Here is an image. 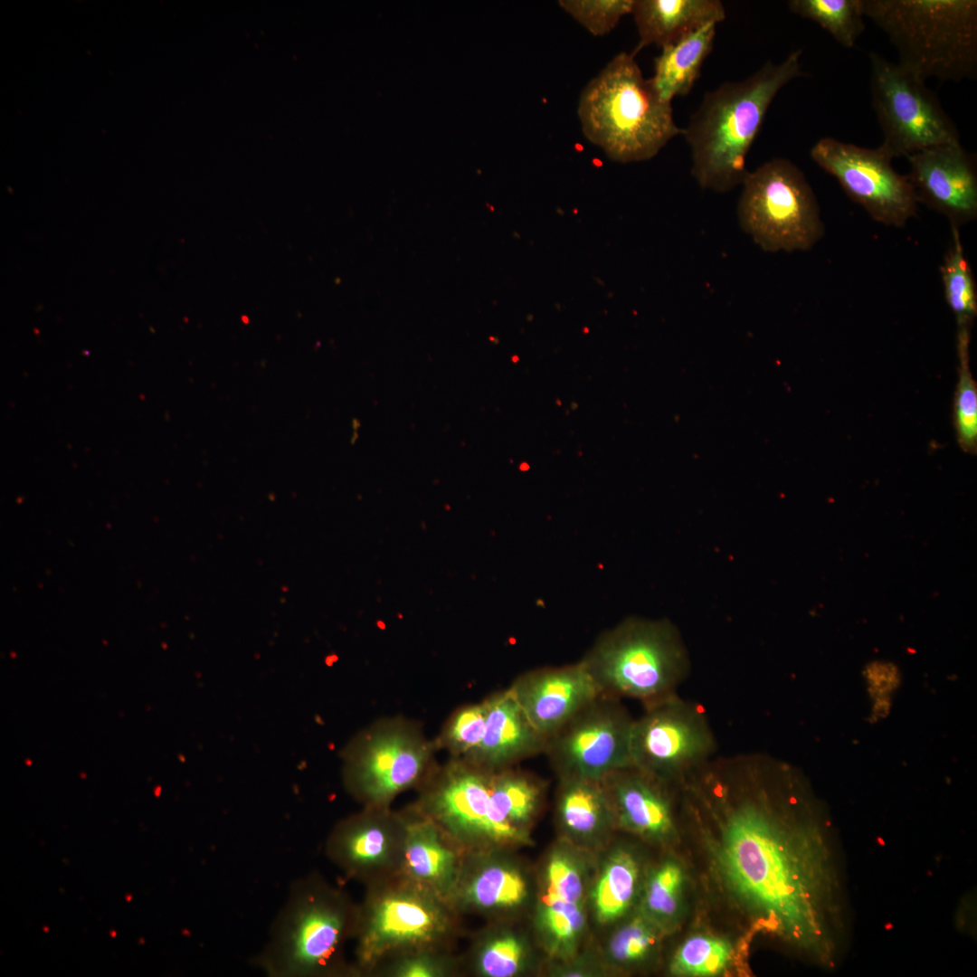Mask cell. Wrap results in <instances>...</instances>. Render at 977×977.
I'll use <instances>...</instances> for the list:
<instances>
[{
    "label": "cell",
    "mask_w": 977,
    "mask_h": 977,
    "mask_svg": "<svg viewBox=\"0 0 977 977\" xmlns=\"http://www.w3.org/2000/svg\"><path fill=\"white\" fill-rule=\"evenodd\" d=\"M634 0H560V7L594 36L612 31L631 14Z\"/></svg>",
    "instance_id": "e575fe53"
},
{
    "label": "cell",
    "mask_w": 977,
    "mask_h": 977,
    "mask_svg": "<svg viewBox=\"0 0 977 977\" xmlns=\"http://www.w3.org/2000/svg\"><path fill=\"white\" fill-rule=\"evenodd\" d=\"M737 205L742 230L765 251H808L823 236L817 198L802 170L773 158L744 180Z\"/></svg>",
    "instance_id": "9c48e42d"
},
{
    "label": "cell",
    "mask_w": 977,
    "mask_h": 977,
    "mask_svg": "<svg viewBox=\"0 0 977 977\" xmlns=\"http://www.w3.org/2000/svg\"><path fill=\"white\" fill-rule=\"evenodd\" d=\"M594 863V854L556 838L535 865L527 921L545 961L566 960L594 939L588 901Z\"/></svg>",
    "instance_id": "30bf717a"
},
{
    "label": "cell",
    "mask_w": 977,
    "mask_h": 977,
    "mask_svg": "<svg viewBox=\"0 0 977 977\" xmlns=\"http://www.w3.org/2000/svg\"><path fill=\"white\" fill-rule=\"evenodd\" d=\"M811 159L877 222L902 227L917 214L918 202L906 175L892 166L882 147L867 148L827 137L811 148Z\"/></svg>",
    "instance_id": "5bb4252c"
},
{
    "label": "cell",
    "mask_w": 977,
    "mask_h": 977,
    "mask_svg": "<svg viewBox=\"0 0 977 977\" xmlns=\"http://www.w3.org/2000/svg\"><path fill=\"white\" fill-rule=\"evenodd\" d=\"M771 763L743 754L708 760L684 782L710 874L756 927L823 959L838 886L819 829L778 795Z\"/></svg>",
    "instance_id": "6da1fadb"
},
{
    "label": "cell",
    "mask_w": 977,
    "mask_h": 977,
    "mask_svg": "<svg viewBox=\"0 0 977 977\" xmlns=\"http://www.w3.org/2000/svg\"><path fill=\"white\" fill-rule=\"evenodd\" d=\"M633 721L621 699L600 694L546 738L544 754L557 779L602 781L631 764Z\"/></svg>",
    "instance_id": "4fadbf2b"
},
{
    "label": "cell",
    "mask_w": 977,
    "mask_h": 977,
    "mask_svg": "<svg viewBox=\"0 0 977 977\" xmlns=\"http://www.w3.org/2000/svg\"><path fill=\"white\" fill-rule=\"evenodd\" d=\"M508 689L532 726L545 738L601 694L581 660L527 670Z\"/></svg>",
    "instance_id": "ffe728a7"
},
{
    "label": "cell",
    "mask_w": 977,
    "mask_h": 977,
    "mask_svg": "<svg viewBox=\"0 0 977 977\" xmlns=\"http://www.w3.org/2000/svg\"><path fill=\"white\" fill-rule=\"evenodd\" d=\"M716 24H708L684 38L661 47L654 59V73L649 81L657 94L671 102L688 94L712 51Z\"/></svg>",
    "instance_id": "83f0119b"
},
{
    "label": "cell",
    "mask_w": 977,
    "mask_h": 977,
    "mask_svg": "<svg viewBox=\"0 0 977 977\" xmlns=\"http://www.w3.org/2000/svg\"><path fill=\"white\" fill-rule=\"evenodd\" d=\"M970 330L959 329L957 349L959 380L954 399V424L960 447L969 453L977 449V385L969 365Z\"/></svg>",
    "instance_id": "d6a6232c"
},
{
    "label": "cell",
    "mask_w": 977,
    "mask_h": 977,
    "mask_svg": "<svg viewBox=\"0 0 977 977\" xmlns=\"http://www.w3.org/2000/svg\"><path fill=\"white\" fill-rule=\"evenodd\" d=\"M577 114L584 137L620 163L650 159L683 131L632 52L614 56L585 85Z\"/></svg>",
    "instance_id": "277c9868"
},
{
    "label": "cell",
    "mask_w": 977,
    "mask_h": 977,
    "mask_svg": "<svg viewBox=\"0 0 977 977\" xmlns=\"http://www.w3.org/2000/svg\"><path fill=\"white\" fill-rule=\"evenodd\" d=\"M666 934L637 908L595 937L608 976L643 970L657 959Z\"/></svg>",
    "instance_id": "4316f807"
},
{
    "label": "cell",
    "mask_w": 977,
    "mask_h": 977,
    "mask_svg": "<svg viewBox=\"0 0 977 977\" xmlns=\"http://www.w3.org/2000/svg\"><path fill=\"white\" fill-rule=\"evenodd\" d=\"M864 13L888 36L896 63L916 79L977 76L976 0H864Z\"/></svg>",
    "instance_id": "8992f818"
},
{
    "label": "cell",
    "mask_w": 977,
    "mask_h": 977,
    "mask_svg": "<svg viewBox=\"0 0 977 977\" xmlns=\"http://www.w3.org/2000/svg\"><path fill=\"white\" fill-rule=\"evenodd\" d=\"M131 898H132V896H131L130 895H127V896H126V899H127V901H130V899H131Z\"/></svg>",
    "instance_id": "f35d334b"
},
{
    "label": "cell",
    "mask_w": 977,
    "mask_h": 977,
    "mask_svg": "<svg viewBox=\"0 0 977 977\" xmlns=\"http://www.w3.org/2000/svg\"><path fill=\"white\" fill-rule=\"evenodd\" d=\"M405 835L404 813L365 807L334 829L327 850L346 876L367 886L400 872Z\"/></svg>",
    "instance_id": "e0dca14e"
},
{
    "label": "cell",
    "mask_w": 977,
    "mask_h": 977,
    "mask_svg": "<svg viewBox=\"0 0 977 977\" xmlns=\"http://www.w3.org/2000/svg\"><path fill=\"white\" fill-rule=\"evenodd\" d=\"M545 798V782L533 773L457 758L425 783L413 807L466 852L521 850L535 844Z\"/></svg>",
    "instance_id": "7a4b0ae2"
},
{
    "label": "cell",
    "mask_w": 977,
    "mask_h": 977,
    "mask_svg": "<svg viewBox=\"0 0 977 977\" xmlns=\"http://www.w3.org/2000/svg\"><path fill=\"white\" fill-rule=\"evenodd\" d=\"M802 50L783 62H766L748 78L727 81L707 91L682 136L690 147L696 181L703 189L726 193L749 173L746 156L779 90L804 73Z\"/></svg>",
    "instance_id": "3957f363"
},
{
    "label": "cell",
    "mask_w": 977,
    "mask_h": 977,
    "mask_svg": "<svg viewBox=\"0 0 977 977\" xmlns=\"http://www.w3.org/2000/svg\"><path fill=\"white\" fill-rule=\"evenodd\" d=\"M461 973L460 958L453 952H419L400 956L375 975L391 977H448Z\"/></svg>",
    "instance_id": "d590c367"
},
{
    "label": "cell",
    "mask_w": 977,
    "mask_h": 977,
    "mask_svg": "<svg viewBox=\"0 0 977 977\" xmlns=\"http://www.w3.org/2000/svg\"><path fill=\"white\" fill-rule=\"evenodd\" d=\"M616 830L652 845H666L676 834L671 786L632 764L602 780Z\"/></svg>",
    "instance_id": "d6986e66"
},
{
    "label": "cell",
    "mask_w": 977,
    "mask_h": 977,
    "mask_svg": "<svg viewBox=\"0 0 977 977\" xmlns=\"http://www.w3.org/2000/svg\"><path fill=\"white\" fill-rule=\"evenodd\" d=\"M940 272L944 298L955 316L958 329L971 330L977 315L976 284L957 227L952 226V242Z\"/></svg>",
    "instance_id": "f546056e"
},
{
    "label": "cell",
    "mask_w": 977,
    "mask_h": 977,
    "mask_svg": "<svg viewBox=\"0 0 977 977\" xmlns=\"http://www.w3.org/2000/svg\"><path fill=\"white\" fill-rule=\"evenodd\" d=\"M486 700L483 735L475 754L466 762L498 770L544 754L546 738L532 726L508 688Z\"/></svg>",
    "instance_id": "d4e9b609"
},
{
    "label": "cell",
    "mask_w": 977,
    "mask_h": 977,
    "mask_svg": "<svg viewBox=\"0 0 977 977\" xmlns=\"http://www.w3.org/2000/svg\"><path fill=\"white\" fill-rule=\"evenodd\" d=\"M404 815L406 835L399 874L450 900L466 851L414 807Z\"/></svg>",
    "instance_id": "603a6c76"
},
{
    "label": "cell",
    "mask_w": 977,
    "mask_h": 977,
    "mask_svg": "<svg viewBox=\"0 0 977 977\" xmlns=\"http://www.w3.org/2000/svg\"><path fill=\"white\" fill-rule=\"evenodd\" d=\"M788 7L817 23L846 48L853 47L865 30L864 0H791Z\"/></svg>",
    "instance_id": "4dcf8cb0"
},
{
    "label": "cell",
    "mask_w": 977,
    "mask_h": 977,
    "mask_svg": "<svg viewBox=\"0 0 977 977\" xmlns=\"http://www.w3.org/2000/svg\"><path fill=\"white\" fill-rule=\"evenodd\" d=\"M734 949L725 938L697 934L674 953L669 971L675 976L706 977L722 973L733 959Z\"/></svg>",
    "instance_id": "1f68e13d"
},
{
    "label": "cell",
    "mask_w": 977,
    "mask_h": 977,
    "mask_svg": "<svg viewBox=\"0 0 977 977\" xmlns=\"http://www.w3.org/2000/svg\"><path fill=\"white\" fill-rule=\"evenodd\" d=\"M486 698L456 711L443 733L442 741L458 759L470 760L481 741L486 717Z\"/></svg>",
    "instance_id": "836d02e7"
},
{
    "label": "cell",
    "mask_w": 977,
    "mask_h": 977,
    "mask_svg": "<svg viewBox=\"0 0 977 977\" xmlns=\"http://www.w3.org/2000/svg\"><path fill=\"white\" fill-rule=\"evenodd\" d=\"M716 749L705 711L677 693L644 706L643 714L634 718L631 764L666 783L680 785Z\"/></svg>",
    "instance_id": "8fae6325"
},
{
    "label": "cell",
    "mask_w": 977,
    "mask_h": 977,
    "mask_svg": "<svg viewBox=\"0 0 977 977\" xmlns=\"http://www.w3.org/2000/svg\"><path fill=\"white\" fill-rule=\"evenodd\" d=\"M685 882L682 865L673 858L648 868L637 909L666 934L679 919Z\"/></svg>",
    "instance_id": "f1b7e54d"
},
{
    "label": "cell",
    "mask_w": 977,
    "mask_h": 977,
    "mask_svg": "<svg viewBox=\"0 0 977 977\" xmlns=\"http://www.w3.org/2000/svg\"><path fill=\"white\" fill-rule=\"evenodd\" d=\"M581 661L601 694L643 706L676 694L689 672L686 647L668 620L628 618L602 632Z\"/></svg>",
    "instance_id": "52a82bcc"
},
{
    "label": "cell",
    "mask_w": 977,
    "mask_h": 977,
    "mask_svg": "<svg viewBox=\"0 0 977 977\" xmlns=\"http://www.w3.org/2000/svg\"><path fill=\"white\" fill-rule=\"evenodd\" d=\"M540 976L609 977L599 954L595 937L583 950L564 961H545Z\"/></svg>",
    "instance_id": "8d00e7d4"
},
{
    "label": "cell",
    "mask_w": 977,
    "mask_h": 977,
    "mask_svg": "<svg viewBox=\"0 0 977 977\" xmlns=\"http://www.w3.org/2000/svg\"><path fill=\"white\" fill-rule=\"evenodd\" d=\"M545 962L527 920L487 923L460 958L461 972L479 977L540 976Z\"/></svg>",
    "instance_id": "cb8c5ba5"
},
{
    "label": "cell",
    "mask_w": 977,
    "mask_h": 977,
    "mask_svg": "<svg viewBox=\"0 0 977 977\" xmlns=\"http://www.w3.org/2000/svg\"><path fill=\"white\" fill-rule=\"evenodd\" d=\"M143 943H144V940L142 938H140L139 939V944H143Z\"/></svg>",
    "instance_id": "60d3db41"
},
{
    "label": "cell",
    "mask_w": 977,
    "mask_h": 977,
    "mask_svg": "<svg viewBox=\"0 0 977 977\" xmlns=\"http://www.w3.org/2000/svg\"><path fill=\"white\" fill-rule=\"evenodd\" d=\"M110 935H111L112 937H115V936H116V932H115V931H113V930H111V931H110Z\"/></svg>",
    "instance_id": "74e56055"
},
{
    "label": "cell",
    "mask_w": 977,
    "mask_h": 977,
    "mask_svg": "<svg viewBox=\"0 0 977 977\" xmlns=\"http://www.w3.org/2000/svg\"><path fill=\"white\" fill-rule=\"evenodd\" d=\"M358 906L341 889L314 877L298 886L261 961L280 976L346 973L344 948L355 937Z\"/></svg>",
    "instance_id": "ba28073f"
},
{
    "label": "cell",
    "mask_w": 977,
    "mask_h": 977,
    "mask_svg": "<svg viewBox=\"0 0 977 977\" xmlns=\"http://www.w3.org/2000/svg\"><path fill=\"white\" fill-rule=\"evenodd\" d=\"M872 105L892 157L945 144L960 143L956 125L936 94L896 62L871 52Z\"/></svg>",
    "instance_id": "7c38bea8"
},
{
    "label": "cell",
    "mask_w": 977,
    "mask_h": 977,
    "mask_svg": "<svg viewBox=\"0 0 977 977\" xmlns=\"http://www.w3.org/2000/svg\"><path fill=\"white\" fill-rule=\"evenodd\" d=\"M916 200L960 228L977 217L975 157L961 143L929 147L906 157Z\"/></svg>",
    "instance_id": "ac0fdd59"
},
{
    "label": "cell",
    "mask_w": 977,
    "mask_h": 977,
    "mask_svg": "<svg viewBox=\"0 0 977 977\" xmlns=\"http://www.w3.org/2000/svg\"><path fill=\"white\" fill-rule=\"evenodd\" d=\"M557 780L554 803L556 838L595 855L618 833L602 782Z\"/></svg>",
    "instance_id": "7402d4cb"
},
{
    "label": "cell",
    "mask_w": 977,
    "mask_h": 977,
    "mask_svg": "<svg viewBox=\"0 0 977 977\" xmlns=\"http://www.w3.org/2000/svg\"><path fill=\"white\" fill-rule=\"evenodd\" d=\"M462 915L450 900L401 874L367 885L358 906L353 973L375 975L392 960L419 952H453Z\"/></svg>",
    "instance_id": "5b68a950"
},
{
    "label": "cell",
    "mask_w": 977,
    "mask_h": 977,
    "mask_svg": "<svg viewBox=\"0 0 977 977\" xmlns=\"http://www.w3.org/2000/svg\"><path fill=\"white\" fill-rule=\"evenodd\" d=\"M432 746L404 726L366 735L350 756L346 783L365 807L389 808L400 792L426 779Z\"/></svg>",
    "instance_id": "9a60e30c"
},
{
    "label": "cell",
    "mask_w": 977,
    "mask_h": 977,
    "mask_svg": "<svg viewBox=\"0 0 977 977\" xmlns=\"http://www.w3.org/2000/svg\"><path fill=\"white\" fill-rule=\"evenodd\" d=\"M43 931H44V932H48V931H49V928H48V927H46V926H44V927H43Z\"/></svg>",
    "instance_id": "ab89813d"
},
{
    "label": "cell",
    "mask_w": 977,
    "mask_h": 977,
    "mask_svg": "<svg viewBox=\"0 0 977 977\" xmlns=\"http://www.w3.org/2000/svg\"><path fill=\"white\" fill-rule=\"evenodd\" d=\"M649 866L640 848L616 835L595 854L588 898L594 937L637 908Z\"/></svg>",
    "instance_id": "44dd1931"
},
{
    "label": "cell",
    "mask_w": 977,
    "mask_h": 977,
    "mask_svg": "<svg viewBox=\"0 0 977 977\" xmlns=\"http://www.w3.org/2000/svg\"><path fill=\"white\" fill-rule=\"evenodd\" d=\"M519 850L466 852L450 901L461 915L488 922L527 920L536 890L535 865Z\"/></svg>",
    "instance_id": "2e32d148"
},
{
    "label": "cell",
    "mask_w": 977,
    "mask_h": 977,
    "mask_svg": "<svg viewBox=\"0 0 977 977\" xmlns=\"http://www.w3.org/2000/svg\"><path fill=\"white\" fill-rule=\"evenodd\" d=\"M631 14L640 39L633 55L648 45L661 48L726 19L719 0H634Z\"/></svg>",
    "instance_id": "484cf974"
}]
</instances>
